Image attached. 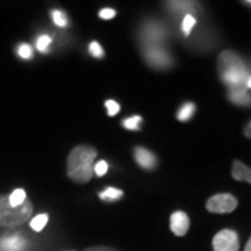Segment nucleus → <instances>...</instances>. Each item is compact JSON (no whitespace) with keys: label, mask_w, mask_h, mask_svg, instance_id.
<instances>
[{"label":"nucleus","mask_w":251,"mask_h":251,"mask_svg":"<svg viewBox=\"0 0 251 251\" xmlns=\"http://www.w3.org/2000/svg\"><path fill=\"white\" fill-rule=\"evenodd\" d=\"M242 67H246V63L243 62L239 54L232 50H225L218 59V69L221 74L229 70H234V69H242Z\"/></svg>","instance_id":"5"},{"label":"nucleus","mask_w":251,"mask_h":251,"mask_svg":"<svg viewBox=\"0 0 251 251\" xmlns=\"http://www.w3.org/2000/svg\"><path fill=\"white\" fill-rule=\"evenodd\" d=\"M147 60L151 63V64H155L156 67H165V66H169L172 62L171 56L163 52V50H150L147 52Z\"/></svg>","instance_id":"10"},{"label":"nucleus","mask_w":251,"mask_h":251,"mask_svg":"<svg viewBox=\"0 0 251 251\" xmlns=\"http://www.w3.org/2000/svg\"><path fill=\"white\" fill-rule=\"evenodd\" d=\"M18 54L23 59H31L32 57V48L27 44H23V45L18 46Z\"/></svg>","instance_id":"21"},{"label":"nucleus","mask_w":251,"mask_h":251,"mask_svg":"<svg viewBox=\"0 0 251 251\" xmlns=\"http://www.w3.org/2000/svg\"><path fill=\"white\" fill-rule=\"evenodd\" d=\"M194 113H196V105L191 103V102H187V103H184V105L179 109V112H177V119H179L180 122H188L191 117L194 116Z\"/></svg>","instance_id":"12"},{"label":"nucleus","mask_w":251,"mask_h":251,"mask_svg":"<svg viewBox=\"0 0 251 251\" xmlns=\"http://www.w3.org/2000/svg\"><path fill=\"white\" fill-rule=\"evenodd\" d=\"M122 196H123V191L115 187H108L99 194L100 200H105V201H115V200L122 198Z\"/></svg>","instance_id":"14"},{"label":"nucleus","mask_w":251,"mask_h":251,"mask_svg":"<svg viewBox=\"0 0 251 251\" xmlns=\"http://www.w3.org/2000/svg\"><path fill=\"white\" fill-rule=\"evenodd\" d=\"M134 158L141 168L148 169V171H152L153 168L156 166V163H158L156 156L151 151L145 150V148H135Z\"/></svg>","instance_id":"8"},{"label":"nucleus","mask_w":251,"mask_h":251,"mask_svg":"<svg viewBox=\"0 0 251 251\" xmlns=\"http://www.w3.org/2000/svg\"><path fill=\"white\" fill-rule=\"evenodd\" d=\"M94 172H95V175L99 176V177H100V176H103V175L108 172V163H106L105 161L98 162V163L94 166Z\"/></svg>","instance_id":"22"},{"label":"nucleus","mask_w":251,"mask_h":251,"mask_svg":"<svg viewBox=\"0 0 251 251\" xmlns=\"http://www.w3.org/2000/svg\"><path fill=\"white\" fill-rule=\"evenodd\" d=\"M188 226H190V219L187 214L183 211H177L171 216V230L176 236H184L187 233Z\"/></svg>","instance_id":"6"},{"label":"nucleus","mask_w":251,"mask_h":251,"mask_svg":"<svg viewBox=\"0 0 251 251\" xmlns=\"http://www.w3.org/2000/svg\"><path fill=\"white\" fill-rule=\"evenodd\" d=\"M214 251H239V236L232 229H224L212 240Z\"/></svg>","instance_id":"4"},{"label":"nucleus","mask_w":251,"mask_h":251,"mask_svg":"<svg viewBox=\"0 0 251 251\" xmlns=\"http://www.w3.org/2000/svg\"><path fill=\"white\" fill-rule=\"evenodd\" d=\"M24 247L25 242L20 236H10L0 242V251H23Z\"/></svg>","instance_id":"9"},{"label":"nucleus","mask_w":251,"mask_h":251,"mask_svg":"<svg viewBox=\"0 0 251 251\" xmlns=\"http://www.w3.org/2000/svg\"><path fill=\"white\" fill-rule=\"evenodd\" d=\"M196 18L194 16H191V14H186L184 18H183V23H181V29H183V34L187 36L190 35V32H191V29L194 28L196 25Z\"/></svg>","instance_id":"16"},{"label":"nucleus","mask_w":251,"mask_h":251,"mask_svg":"<svg viewBox=\"0 0 251 251\" xmlns=\"http://www.w3.org/2000/svg\"><path fill=\"white\" fill-rule=\"evenodd\" d=\"M236 206L237 200L232 194H215L206 201V209L212 214H229Z\"/></svg>","instance_id":"3"},{"label":"nucleus","mask_w":251,"mask_h":251,"mask_svg":"<svg viewBox=\"0 0 251 251\" xmlns=\"http://www.w3.org/2000/svg\"><path fill=\"white\" fill-rule=\"evenodd\" d=\"M115 16H116V11L113 9H103L99 11V17L102 18V20H110Z\"/></svg>","instance_id":"24"},{"label":"nucleus","mask_w":251,"mask_h":251,"mask_svg":"<svg viewBox=\"0 0 251 251\" xmlns=\"http://www.w3.org/2000/svg\"><path fill=\"white\" fill-rule=\"evenodd\" d=\"M227 99L237 106H251V94L246 87L229 88Z\"/></svg>","instance_id":"7"},{"label":"nucleus","mask_w":251,"mask_h":251,"mask_svg":"<svg viewBox=\"0 0 251 251\" xmlns=\"http://www.w3.org/2000/svg\"><path fill=\"white\" fill-rule=\"evenodd\" d=\"M90 53L94 56V57H97V59H100V57H103V54H105V52H103V49L100 48V45H99L98 42H91L90 44Z\"/></svg>","instance_id":"20"},{"label":"nucleus","mask_w":251,"mask_h":251,"mask_svg":"<svg viewBox=\"0 0 251 251\" xmlns=\"http://www.w3.org/2000/svg\"><path fill=\"white\" fill-rule=\"evenodd\" d=\"M106 108H108V115L109 116H115L117 115V112L120 110V106H119V103L115 102V100H106Z\"/></svg>","instance_id":"23"},{"label":"nucleus","mask_w":251,"mask_h":251,"mask_svg":"<svg viewBox=\"0 0 251 251\" xmlns=\"http://www.w3.org/2000/svg\"><path fill=\"white\" fill-rule=\"evenodd\" d=\"M85 251H117V250H115V249H110V247L99 246V247H91V249H87Z\"/></svg>","instance_id":"25"},{"label":"nucleus","mask_w":251,"mask_h":251,"mask_svg":"<svg viewBox=\"0 0 251 251\" xmlns=\"http://www.w3.org/2000/svg\"><path fill=\"white\" fill-rule=\"evenodd\" d=\"M48 221H49V216L46 215V214H41V215H38L31 219V227H32L35 232H41V230L46 226Z\"/></svg>","instance_id":"15"},{"label":"nucleus","mask_w":251,"mask_h":251,"mask_svg":"<svg viewBox=\"0 0 251 251\" xmlns=\"http://www.w3.org/2000/svg\"><path fill=\"white\" fill-rule=\"evenodd\" d=\"M244 251H251V237H250V240L247 242V244H246V249H244Z\"/></svg>","instance_id":"28"},{"label":"nucleus","mask_w":251,"mask_h":251,"mask_svg":"<svg viewBox=\"0 0 251 251\" xmlns=\"http://www.w3.org/2000/svg\"><path fill=\"white\" fill-rule=\"evenodd\" d=\"M232 176L237 181H247L251 184V168L246 166L243 162L234 161L233 169H232Z\"/></svg>","instance_id":"11"},{"label":"nucleus","mask_w":251,"mask_h":251,"mask_svg":"<svg viewBox=\"0 0 251 251\" xmlns=\"http://www.w3.org/2000/svg\"><path fill=\"white\" fill-rule=\"evenodd\" d=\"M9 201L13 206L23 205L27 201V193L23 188H17L9 196Z\"/></svg>","instance_id":"13"},{"label":"nucleus","mask_w":251,"mask_h":251,"mask_svg":"<svg viewBox=\"0 0 251 251\" xmlns=\"http://www.w3.org/2000/svg\"><path fill=\"white\" fill-rule=\"evenodd\" d=\"M50 42H52L50 36H48V35L39 36V38H38V41H36V48H38V50H39V52H42V53H45L46 49H48L49 45H50Z\"/></svg>","instance_id":"19"},{"label":"nucleus","mask_w":251,"mask_h":251,"mask_svg":"<svg viewBox=\"0 0 251 251\" xmlns=\"http://www.w3.org/2000/svg\"><path fill=\"white\" fill-rule=\"evenodd\" d=\"M244 135H246L247 138H251V120L246 125V127H244Z\"/></svg>","instance_id":"26"},{"label":"nucleus","mask_w":251,"mask_h":251,"mask_svg":"<svg viewBox=\"0 0 251 251\" xmlns=\"http://www.w3.org/2000/svg\"><path fill=\"white\" fill-rule=\"evenodd\" d=\"M246 88H247V90H251V74L249 75L247 81H246Z\"/></svg>","instance_id":"27"},{"label":"nucleus","mask_w":251,"mask_h":251,"mask_svg":"<svg viewBox=\"0 0 251 251\" xmlns=\"http://www.w3.org/2000/svg\"><path fill=\"white\" fill-rule=\"evenodd\" d=\"M97 158V150L88 145H80L73 150L67 158V175L80 184L88 183L92 177V162Z\"/></svg>","instance_id":"1"},{"label":"nucleus","mask_w":251,"mask_h":251,"mask_svg":"<svg viewBox=\"0 0 251 251\" xmlns=\"http://www.w3.org/2000/svg\"><path fill=\"white\" fill-rule=\"evenodd\" d=\"M141 122H143V119L140 116H133L126 119L125 122H123V126L127 130H140V123Z\"/></svg>","instance_id":"17"},{"label":"nucleus","mask_w":251,"mask_h":251,"mask_svg":"<svg viewBox=\"0 0 251 251\" xmlns=\"http://www.w3.org/2000/svg\"><path fill=\"white\" fill-rule=\"evenodd\" d=\"M32 215V204L25 201L23 205L13 206L9 196L0 194V227H17L27 222Z\"/></svg>","instance_id":"2"},{"label":"nucleus","mask_w":251,"mask_h":251,"mask_svg":"<svg viewBox=\"0 0 251 251\" xmlns=\"http://www.w3.org/2000/svg\"><path fill=\"white\" fill-rule=\"evenodd\" d=\"M52 18H53L54 24L59 25V27H66L67 25V17L60 10H53L52 11Z\"/></svg>","instance_id":"18"}]
</instances>
